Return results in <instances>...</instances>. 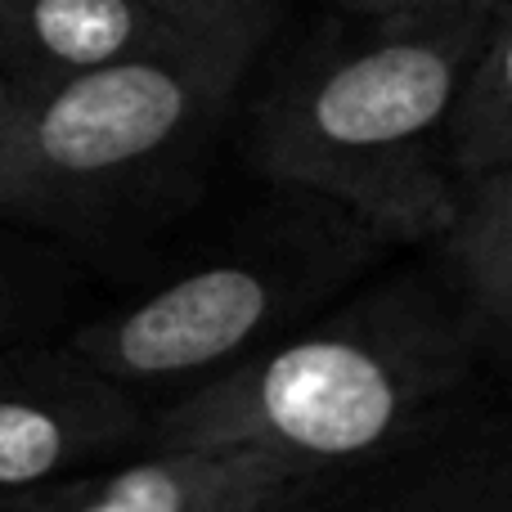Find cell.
Masks as SVG:
<instances>
[{"mask_svg":"<svg viewBox=\"0 0 512 512\" xmlns=\"http://www.w3.org/2000/svg\"><path fill=\"white\" fill-rule=\"evenodd\" d=\"M450 230L481 306L512 319V162L468 180Z\"/></svg>","mask_w":512,"mask_h":512,"instance_id":"cell-9","label":"cell"},{"mask_svg":"<svg viewBox=\"0 0 512 512\" xmlns=\"http://www.w3.org/2000/svg\"><path fill=\"white\" fill-rule=\"evenodd\" d=\"M256 50L261 41H221L9 90L0 221L18 230H90L135 180L198 140Z\"/></svg>","mask_w":512,"mask_h":512,"instance_id":"cell-2","label":"cell"},{"mask_svg":"<svg viewBox=\"0 0 512 512\" xmlns=\"http://www.w3.org/2000/svg\"><path fill=\"white\" fill-rule=\"evenodd\" d=\"M495 9L364 18L319 41L265 90L252 126L256 162L382 230H450L459 212L450 113Z\"/></svg>","mask_w":512,"mask_h":512,"instance_id":"cell-1","label":"cell"},{"mask_svg":"<svg viewBox=\"0 0 512 512\" xmlns=\"http://www.w3.org/2000/svg\"><path fill=\"white\" fill-rule=\"evenodd\" d=\"M400 382L369 346L310 337L252 373L194 396L162 436L171 450H279L288 459H346L391 432Z\"/></svg>","mask_w":512,"mask_h":512,"instance_id":"cell-3","label":"cell"},{"mask_svg":"<svg viewBox=\"0 0 512 512\" xmlns=\"http://www.w3.org/2000/svg\"><path fill=\"white\" fill-rule=\"evenodd\" d=\"M512 162V0H499L450 113V171L477 180Z\"/></svg>","mask_w":512,"mask_h":512,"instance_id":"cell-8","label":"cell"},{"mask_svg":"<svg viewBox=\"0 0 512 512\" xmlns=\"http://www.w3.org/2000/svg\"><path fill=\"white\" fill-rule=\"evenodd\" d=\"M355 18H409V14H445V9H495L499 0H333Z\"/></svg>","mask_w":512,"mask_h":512,"instance_id":"cell-11","label":"cell"},{"mask_svg":"<svg viewBox=\"0 0 512 512\" xmlns=\"http://www.w3.org/2000/svg\"><path fill=\"white\" fill-rule=\"evenodd\" d=\"M274 0H0V81L32 90L149 54L261 41Z\"/></svg>","mask_w":512,"mask_h":512,"instance_id":"cell-4","label":"cell"},{"mask_svg":"<svg viewBox=\"0 0 512 512\" xmlns=\"http://www.w3.org/2000/svg\"><path fill=\"white\" fill-rule=\"evenodd\" d=\"M0 512H5V504H0Z\"/></svg>","mask_w":512,"mask_h":512,"instance_id":"cell-13","label":"cell"},{"mask_svg":"<svg viewBox=\"0 0 512 512\" xmlns=\"http://www.w3.org/2000/svg\"><path fill=\"white\" fill-rule=\"evenodd\" d=\"M5 113H9V86L0 81V126H5Z\"/></svg>","mask_w":512,"mask_h":512,"instance_id":"cell-12","label":"cell"},{"mask_svg":"<svg viewBox=\"0 0 512 512\" xmlns=\"http://www.w3.org/2000/svg\"><path fill=\"white\" fill-rule=\"evenodd\" d=\"M131 427L122 382L72 346L18 342L0 351V495L68 477L117 450Z\"/></svg>","mask_w":512,"mask_h":512,"instance_id":"cell-5","label":"cell"},{"mask_svg":"<svg viewBox=\"0 0 512 512\" xmlns=\"http://www.w3.org/2000/svg\"><path fill=\"white\" fill-rule=\"evenodd\" d=\"M59 301L45 288L41 252L23 239L18 225L0 221V351L18 342H32L41 328H50Z\"/></svg>","mask_w":512,"mask_h":512,"instance_id":"cell-10","label":"cell"},{"mask_svg":"<svg viewBox=\"0 0 512 512\" xmlns=\"http://www.w3.org/2000/svg\"><path fill=\"white\" fill-rule=\"evenodd\" d=\"M279 450H167L104 477L90 490H72L45 512H252L292 477Z\"/></svg>","mask_w":512,"mask_h":512,"instance_id":"cell-7","label":"cell"},{"mask_svg":"<svg viewBox=\"0 0 512 512\" xmlns=\"http://www.w3.org/2000/svg\"><path fill=\"white\" fill-rule=\"evenodd\" d=\"M270 283L248 265H207L72 337L104 378H171L234 355L270 315Z\"/></svg>","mask_w":512,"mask_h":512,"instance_id":"cell-6","label":"cell"}]
</instances>
